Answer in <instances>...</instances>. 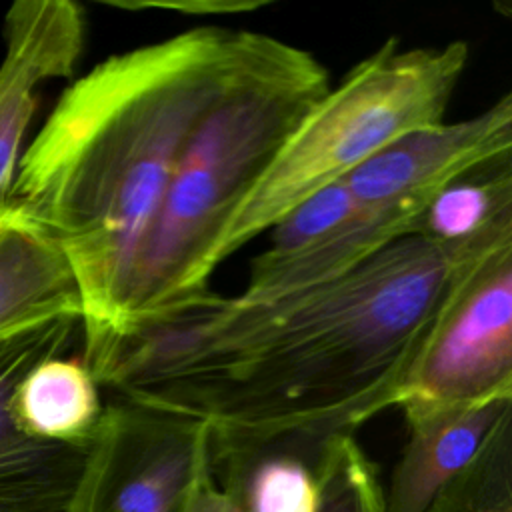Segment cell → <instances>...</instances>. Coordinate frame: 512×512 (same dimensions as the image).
<instances>
[{
  "label": "cell",
  "mask_w": 512,
  "mask_h": 512,
  "mask_svg": "<svg viewBox=\"0 0 512 512\" xmlns=\"http://www.w3.org/2000/svg\"><path fill=\"white\" fill-rule=\"evenodd\" d=\"M328 440L210 442L212 478L240 512H316L318 468Z\"/></svg>",
  "instance_id": "11"
},
{
  "label": "cell",
  "mask_w": 512,
  "mask_h": 512,
  "mask_svg": "<svg viewBox=\"0 0 512 512\" xmlns=\"http://www.w3.org/2000/svg\"><path fill=\"white\" fill-rule=\"evenodd\" d=\"M270 40L196 26L108 56L62 92L24 148L6 202L72 270L82 356L120 332L138 252L190 136Z\"/></svg>",
  "instance_id": "2"
},
{
  "label": "cell",
  "mask_w": 512,
  "mask_h": 512,
  "mask_svg": "<svg viewBox=\"0 0 512 512\" xmlns=\"http://www.w3.org/2000/svg\"><path fill=\"white\" fill-rule=\"evenodd\" d=\"M80 326L58 316L0 336V512H76L90 444L46 442L24 434L10 412L20 380L58 356Z\"/></svg>",
  "instance_id": "7"
},
{
  "label": "cell",
  "mask_w": 512,
  "mask_h": 512,
  "mask_svg": "<svg viewBox=\"0 0 512 512\" xmlns=\"http://www.w3.org/2000/svg\"><path fill=\"white\" fill-rule=\"evenodd\" d=\"M182 512H240L238 504L214 482L212 474L204 478L188 496Z\"/></svg>",
  "instance_id": "19"
},
{
  "label": "cell",
  "mask_w": 512,
  "mask_h": 512,
  "mask_svg": "<svg viewBox=\"0 0 512 512\" xmlns=\"http://www.w3.org/2000/svg\"><path fill=\"white\" fill-rule=\"evenodd\" d=\"M58 316L82 322L72 270L52 238L6 202L0 208V336Z\"/></svg>",
  "instance_id": "12"
},
{
  "label": "cell",
  "mask_w": 512,
  "mask_h": 512,
  "mask_svg": "<svg viewBox=\"0 0 512 512\" xmlns=\"http://www.w3.org/2000/svg\"><path fill=\"white\" fill-rule=\"evenodd\" d=\"M408 438L384 490L388 512H424L432 498L484 446L498 422L512 414V398L402 410Z\"/></svg>",
  "instance_id": "10"
},
{
  "label": "cell",
  "mask_w": 512,
  "mask_h": 512,
  "mask_svg": "<svg viewBox=\"0 0 512 512\" xmlns=\"http://www.w3.org/2000/svg\"><path fill=\"white\" fill-rule=\"evenodd\" d=\"M512 234V160L458 178L424 206L414 236L464 246Z\"/></svg>",
  "instance_id": "14"
},
{
  "label": "cell",
  "mask_w": 512,
  "mask_h": 512,
  "mask_svg": "<svg viewBox=\"0 0 512 512\" xmlns=\"http://www.w3.org/2000/svg\"><path fill=\"white\" fill-rule=\"evenodd\" d=\"M510 242L440 246L412 234L306 290H208L82 360L120 400L206 422L214 444L354 436L398 406L474 268Z\"/></svg>",
  "instance_id": "1"
},
{
  "label": "cell",
  "mask_w": 512,
  "mask_h": 512,
  "mask_svg": "<svg viewBox=\"0 0 512 512\" xmlns=\"http://www.w3.org/2000/svg\"><path fill=\"white\" fill-rule=\"evenodd\" d=\"M512 160V96L484 112L412 130L352 170L344 180L362 208L424 210L450 182Z\"/></svg>",
  "instance_id": "8"
},
{
  "label": "cell",
  "mask_w": 512,
  "mask_h": 512,
  "mask_svg": "<svg viewBox=\"0 0 512 512\" xmlns=\"http://www.w3.org/2000/svg\"><path fill=\"white\" fill-rule=\"evenodd\" d=\"M360 210L352 192L338 180L320 192L308 196L282 216L272 228L270 244L254 258L256 262L270 264L294 258L308 252L324 238L340 230Z\"/></svg>",
  "instance_id": "17"
},
{
  "label": "cell",
  "mask_w": 512,
  "mask_h": 512,
  "mask_svg": "<svg viewBox=\"0 0 512 512\" xmlns=\"http://www.w3.org/2000/svg\"><path fill=\"white\" fill-rule=\"evenodd\" d=\"M84 40L86 20L76 2L18 0L8 8L0 60V208L24 152L36 90L48 80L74 74Z\"/></svg>",
  "instance_id": "9"
},
{
  "label": "cell",
  "mask_w": 512,
  "mask_h": 512,
  "mask_svg": "<svg viewBox=\"0 0 512 512\" xmlns=\"http://www.w3.org/2000/svg\"><path fill=\"white\" fill-rule=\"evenodd\" d=\"M16 426L38 440L90 444L104 406L98 382L82 358L52 356L16 386L10 402Z\"/></svg>",
  "instance_id": "13"
},
{
  "label": "cell",
  "mask_w": 512,
  "mask_h": 512,
  "mask_svg": "<svg viewBox=\"0 0 512 512\" xmlns=\"http://www.w3.org/2000/svg\"><path fill=\"white\" fill-rule=\"evenodd\" d=\"M206 422L128 400L104 406L76 512H182L212 474Z\"/></svg>",
  "instance_id": "5"
},
{
  "label": "cell",
  "mask_w": 512,
  "mask_h": 512,
  "mask_svg": "<svg viewBox=\"0 0 512 512\" xmlns=\"http://www.w3.org/2000/svg\"><path fill=\"white\" fill-rule=\"evenodd\" d=\"M424 512H512V414L492 430L472 462Z\"/></svg>",
  "instance_id": "15"
},
{
  "label": "cell",
  "mask_w": 512,
  "mask_h": 512,
  "mask_svg": "<svg viewBox=\"0 0 512 512\" xmlns=\"http://www.w3.org/2000/svg\"><path fill=\"white\" fill-rule=\"evenodd\" d=\"M108 6L124 8V10H144V8H164V10H174L182 14H192V16H208V14H236V12H252L262 8L266 2L258 0H174V2H120V0H110L106 2Z\"/></svg>",
  "instance_id": "18"
},
{
  "label": "cell",
  "mask_w": 512,
  "mask_h": 512,
  "mask_svg": "<svg viewBox=\"0 0 512 512\" xmlns=\"http://www.w3.org/2000/svg\"><path fill=\"white\" fill-rule=\"evenodd\" d=\"M316 512H388L376 464L354 436L328 440L318 468Z\"/></svg>",
  "instance_id": "16"
},
{
  "label": "cell",
  "mask_w": 512,
  "mask_h": 512,
  "mask_svg": "<svg viewBox=\"0 0 512 512\" xmlns=\"http://www.w3.org/2000/svg\"><path fill=\"white\" fill-rule=\"evenodd\" d=\"M512 398V242L470 274L412 368L400 410Z\"/></svg>",
  "instance_id": "6"
},
{
  "label": "cell",
  "mask_w": 512,
  "mask_h": 512,
  "mask_svg": "<svg viewBox=\"0 0 512 512\" xmlns=\"http://www.w3.org/2000/svg\"><path fill=\"white\" fill-rule=\"evenodd\" d=\"M328 88L310 52L272 36L190 136L138 252L118 334L210 290L202 262L220 226Z\"/></svg>",
  "instance_id": "3"
},
{
  "label": "cell",
  "mask_w": 512,
  "mask_h": 512,
  "mask_svg": "<svg viewBox=\"0 0 512 512\" xmlns=\"http://www.w3.org/2000/svg\"><path fill=\"white\" fill-rule=\"evenodd\" d=\"M468 64V44L402 50L380 44L316 102L212 240L202 278L270 230L308 196L346 178L392 140L444 122Z\"/></svg>",
  "instance_id": "4"
}]
</instances>
